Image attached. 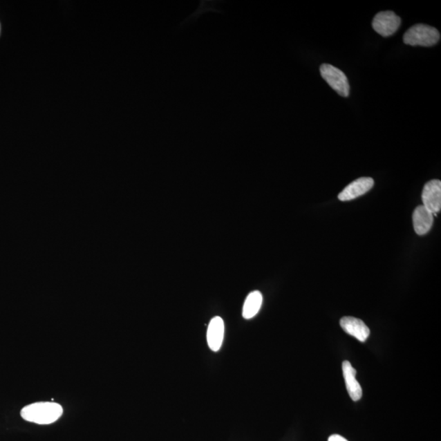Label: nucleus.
<instances>
[{
	"mask_svg": "<svg viewBox=\"0 0 441 441\" xmlns=\"http://www.w3.org/2000/svg\"><path fill=\"white\" fill-rule=\"evenodd\" d=\"M343 373L346 388L348 391L350 397L352 398L353 402H358L362 397V388L357 379H355L357 370L352 366V364L345 361L343 362Z\"/></svg>",
	"mask_w": 441,
	"mask_h": 441,
	"instance_id": "10",
	"label": "nucleus"
},
{
	"mask_svg": "<svg viewBox=\"0 0 441 441\" xmlns=\"http://www.w3.org/2000/svg\"><path fill=\"white\" fill-rule=\"evenodd\" d=\"M323 79L341 97H348L350 85L343 71L330 64H323L319 68Z\"/></svg>",
	"mask_w": 441,
	"mask_h": 441,
	"instance_id": "3",
	"label": "nucleus"
},
{
	"mask_svg": "<svg viewBox=\"0 0 441 441\" xmlns=\"http://www.w3.org/2000/svg\"><path fill=\"white\" fill-rule=\"evenodd\" d=\"M375 185V181L371 178H361L350 183L344 191L339 193V199L341 201H349L357 199L368 191H370Z\"/></svg>",
	"mask_w": 441,
	"mask_h": 441,
	"instance_id": "6",
	"label": "nucleus"
},
{
	"mask_svg": "<svg viewBox=\"0 0 441 441\" xmlns=\"http://www.w3.org/2000/svg\"><path fill=\"white\" fill-rule=\"evenodd\" d=\"M422 202L425 208L433 214H438L441 209V182L440 180H431L422 190Z\"/></svg>",
	"mask_w": 441,
	"mask_h": 441,
	"instance_id": "5",
	"label": "nucleus"
},
{
	"mask_svg": "<svg viewBox=\"0 0 441 441\" xmlns=\"http://www.w3.org/2000/svg\"><path fill=\"white\" fill-rule=\"evenodd\" d=\"M224 332L225 326L222 318L216 317L211 319L207 330V341L213 352L217 353L222 348Z\"/></svg>",
	"mask_w": 441,
	"mask_h": 441,
	"instance_id": "8",
	"label": "nucleus"
},
{
	"mask_svg": "<svg viewBox=\"0 0 441 441\" xmlns=\"http://www.w3.org/2000/svg\"><path fill=\"white\" fill-rule=\"evenodd\" d=\"M434 216L424 205L417 206L413 214L415 231L418 236L426 235L433 225Z\"/></svg>",
	"mask_w": 441,
	"mask_h": 441,
	"instance_id": "9",
	"label": "nucleus"
},
{
	"mask_svg": "<svg viewBox=\"0 0 441 441\" xmlns=\"http://www.w3.org/2000/svg\"><path fill=\"white\" fill-rule=\"evenodd\" d=\"M340 326L346 332L355 337L359 341H366L370 335V328L364 323L362 319L345 317L341 319Z\"/></svg>",
	"mask_w": 441,
	"mask_h": 441,
	"instance_id": "7",
	"label": "nucleus"
},
{
	"mask_svg": "<svg viewBox=\"0 0 441 441\" xmlns=\"http://www.w3.org/2000/svg\"><path fill=\"white\" fill-rule=\"evenodd\" d=\"M440 35L435 27L417 24L409 28L404 35V42L411 46L431 47L439 42Z\"/></svg>",
	"mask_w": 441,
	"mask_h": 441,
	"instance_id": "2",
	"label": "nucleus"
},
{
	"mask_svg": "<svg viewBox=\"0 0 441 441\" xmlns=\"http://www.w3.org/2000/svg\"><path fill=\"white\" fill-rule=\"evenodd\" d=\"M62 413L63 409L59 404L38 402L22 409L21 415L26 421L39 425H48L59 420Z\"/></svg>",
	"mask_w": 441,
	"mask_h": 441,
	"instance_id": "1",
	"label": "nucleus"
},
{
	"mask_svg": "<svg viewBox=\"0 0 441 441\" xmlns=\"http://www.w3.org/2000/svg\"><path fill=\"white\" fill-rule=\"evenodd\" d=\"M402 24L400 17L391 11L380 12L373 18V30L384 37H388L397 32Z\"/></svg>",
	"mask_w": 441,
	"mask_h": 441,
	"instance_id": "4",
	"label": "nucleus"
},
{
	"mask_svg": "<svg viewBox=\"0 0 441 441\" xmlns=\"http://www.w3.org/2000/svg\"><path fill=\"white\" fill-rule=\"evenodd\" d=\"M0 30H1V26H0Z\"/></svg>",
	"mask_w": 441,
	"mask_h": 441,
	"instance_id": "13",
	"label": "nucleus"
},
{
	"mask_svg": "<svg viewBox=\"0 0 441 441\" xmlns=\"http://www.w3.org/2000/svg\"><path fill=\"white\" fill-rule=\"evenodd\" d=\"M328 441H348V440H346L344 438H343V436H341L339 435H332L330 436V438H328Z\"/></svg>",
	"mask_w": 441,
	"mask_h": 441,
	"instance_id": "12",
	"label": "nucleus"
},
{
	"mask_svg": "<svg viewBox=\"0 0 441 441\" xmlns=\"http://www.w3.org/2000/svg\"><path fill=\"white\" fill-rule=\"evenodd\" d=\"M262 304V294L259 291L251 292L247 295L243 308V317L246 319L254 318L259 313Z\"/></svg>",
	"mask_w": 441,
	"mask_h": 441,
	"instance_id": "11",
	"label": "nucleus"
}]
</instances>
